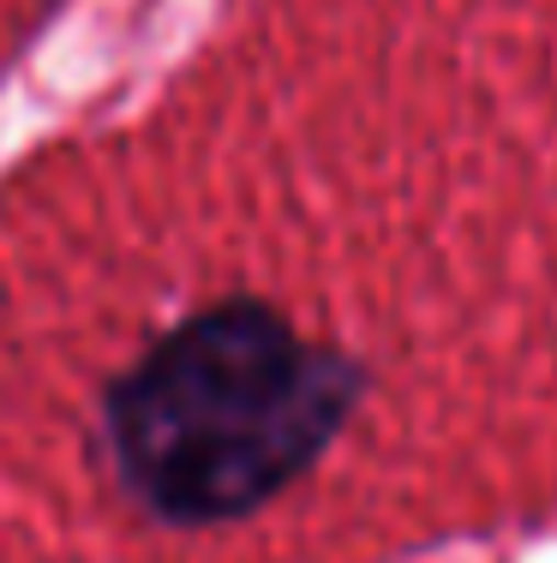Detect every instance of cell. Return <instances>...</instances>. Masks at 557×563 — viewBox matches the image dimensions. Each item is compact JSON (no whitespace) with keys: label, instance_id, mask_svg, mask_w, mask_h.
I'll return each mask as SVG.
<instances>
[{"label":"cell","instance_id":"cell-1","mask_svg":"<svg viewBox=\"0 0 557 563\" xmlns=\"http://www.w3.org/2000/svg\"><path fill=\"white\" fill-rule=\"evenodd\" d=\"M354 372L258 300H222L151 342L109 396L126 486L168 521H229L307 474Z\"/></svg>","mask_w":557,"mask_h":563}]
</instances>
